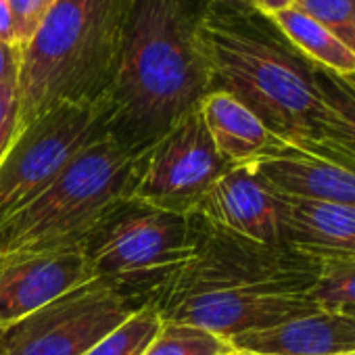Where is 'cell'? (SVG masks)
I'll use <instances>...</instances> for the list:
<instances>
[{
    "mask_svg": "<svg viewBox=\"0 0 355 355\" xmlns=\"http://www.w3.org/2000/svg\"><path fill=\"white\" fill-rule=\"evenodd\" d=\"M193 216V253L146 299L163 322L226 338L322 309L311 297L320 259L288 245H261Z\"/></svg>",
    "mask_w": 355,
    "mask_h": 355,
    "instance_id": "6da1fadb",
    "label": "cell"
},
{
    "mask_svg": "<svg viewBox=\"0 0 355 355\" xmlns=\"http://www.w3.org/2000/svg\"><path fill=\"white\" fill-rule=\"evenodd\" d=\"M205 0H132L111 78L109 136L140 157L214 90L201 42Z\"/></svg>",
    "mask_w": 355,
    "mask_h": 355,
    "instance_id": "7a4b0ae2",
    "label": "cell"
},
{
    "mask_svg": "<svg viewBox=\"0 0 355 355\" xmlns=\"http://www.w3.org/2000/svg\"><path fill=\"white\" fill-rule=\"evenodd\" d=\"M199 34L214 88L236 96L282 142L320 140L324 107L313 63L266 15L205 3Z\"/></svg>",
    "mask_w": 355,
    "mask_h": 355,
    "instance_id": "3957f363",
    "label": "cell"
},
{
    "mask_svg": "<svg viewBox=\"0 0 355 355\" xmlns=\"http://www.w3.org/2000/svg\"><path fill=\"white\" fill-rule=\"evenodd\" d=\"M132 0H55L21 46L19 130L63 107L101 101L115 73Z\"/></svg>",
    "mask_w": 355,
    "mask_h": 355,
    "instance_id": "277c9868",
    "label": "cell"
},
{
    "mask_svg": "<svg viewBox=\"0 0 355 355\" xmlns=\"http://www.w3.org/2000/svg\"><path fill=\"white\" fill-rule=\"evenodd\" d=\"M136 159L109 134L84 148L42 195L0 224V261L80 247L130 197Z\"/></svg>",
    "mask_w": 355,
    "mask_h": 355,
    "instance_id": "5b68a950",
    "label": "cell"
},
{
    "mask_svg": "<svg viewBox=\"0 0 355 355\" xmlns=\"http://www.w3.org/2000/svg\"><path fill=\"white\" fill-rule=\"evenodd\" d=\"M193 216L123 199L82 241L96 278H105L146 305L148 295L193 253Z\"/></svg>",
    "mask_w": 355,
    "mask_h": 355,
    "instance_id": "8992f818",
    "label": "cell"
},
{
    "mask_svg": "<svg viewBox=\"0 0 355 355\" xmlns=\"http://www.w3.org/2000/svg\"><path fill=\"white\" fill-rule=\"evenodd\" d=\"M109 101L57 107L15 136L0 161V224L42 195L69 163L109 134Z\"/></svg>",
    "mask_w": 355,
    "mask_h": 355,
    "instance_id": "52a82bcc",
    "label": "cell"
},
{
    "mask_svg": "<svg viewBox=\"0 0 355 355\" xmlns=\"http://www.w3.org/2000/svg\"><path fill=\"white\" fill-rule=\"evenodd\" d=\"M140 307L117 284L92 278L0 328V355H86Z\"/></svg>",
    "mask_w": 355,
    "mask_h": 355,
    "instance_id": "ba28073f",
    "label": "cell"
},
{
    "mask_svg": "<svg viewBox=\"0 0 355 355\" xmlns=\"http://www.w3.org/2000/svg\"><path fill=\"white\" fill-rule=\"evenodd\" d=\"M230 167L197 109L136 159L130 199L189 216Z\"/></svg>",
    "mask_w": 355,
    "mask_h": 355,
    "instance_id": "9c48e42d",
    "label": "cell"
},
{
    "mask_svg": "<svg viewBox=\"0 0 355 355\" xmlns=\"http://www.w3.org/2000/svg\"><path fill=\"white\" fill-rule=\"evenodd\" d=\"M245 165L280 197L355 209V157L326 140L303 144L276 140Z\"/></svg>",
    "mask_w": 355,
    "mask_h": 355,
    "instance_id": "30bf717a",
    "label": "cell"
},
{
    "mask_svg": "<svg viewBox=\"0 0 355 355\" xmlns=\"http://www.w3.org/2000/svg\"><path fill=\"white\" fill-rule=\"evenodd\" d=\"M211 226L261 243L286 245L282 203L247 165H232L195 209Z\"/></svg>",
    "mask_w": 355,
    "mask_h": 355,
    "instance_id": "8fae6325",
    "label": "cell"
},
{
    "mask_svg": "<svg viewBox=\"0 0 355 355\" xmlns=\"http://www.w3.org/2000/svg\"><path fill=\"white\" fill-rule=\"evenodd\" d=\"M96 278L80 247L0 261V328H7L63 293Z\"/></svg>",
    "mask_w": 355,
    "mask_h": 355,
    "instance_id": "7c38bea8",
    "label": "cell"
},
{
    "mask_svg": "<svg viewBox=\"0 0 355 355\" xmlns=\"http://www.w3.org/2000/svg\"><path fill=\"white\" fill-rule=\"evenodd\" d=\"M230 343L253 355H347L355 351V315L343 309H318L239 334Z\"/></svg>",
    "mask_w": 355,
    "mask_h": 355,
    "instance_id": "4fadbf2b",
    "label": "cell"
},
{
    "mask_svg": "<svg viewBox=\"0 0 355 355\" xmlns=\"http://www.w3.org/2000/svg\"><path fill=\"white\" fill-rule=\"evenodd\" d=\"M280 203L288 247L315 259H355L353 207L293 197H280Z\"/></svg>",
    "mask_w": 355,
    "mask_h": 355,
    "instance_id": "5bb4252c",
    "label": "cell"
},
{
    "mask_svg": "<svg viewBox=\"0 0 355 355\" xmlns=\"http://www.w3.org/2000/svg\"><path fill=\"white\" fill-rule=\"evenodd\" d=\"M201 119L230 165H245L266 153L278 138L236 96L214 88L199 105Z\"/></svg>",
    "mask_w": 355,
    "mask_h": 355,
    "instance_id": "9a60e30c",
    "label": "cell"
},
{
    "mask_svg": "<svg viewBox=\"0 0 355 355\" xmlns=\"http://www.w3.org/2000/svg\"><path fill=\"white\" fill-rule=\"evenodd\" d=\"M282 36L313 65L338 76L355 73V55L320 21L309 17L297 5L268 17Z\"/></svg>",
    "mask_w": 355,
    "mask_h": 355,
    "instance_id": "2e32d148",
    "label": "cell"
},
{
    "mask_svg": "<svg viewBox=\"0 0 355 355\" xmlns=\"http://www.w3.org/2000/svg\"><path fill=\"white\" fill-rule=\"evenodd\" d=\"M313 80L324 107L320 140L355 157V73L338 76L313 65Z\"/></svg>",
    "mask_w": 355,
    "mask_h": 355,
    "instance_id": "e0dca14e",
    "label": "cell"
},
{
    "mask_svg": "<svg viewBox=\"0 0 355 355\" xmlns=\"http://www.w3.org/2000/svg\"><path fill=\"white\" fill-rule=\"evenodd\" d=\"M230 349H234L230 338L222 334L193 324L163 322L144 355H224Z\"/></svg>",
    "mask_w": 355,
    "mask_h": 355,
    "instance_id": "ac0fdd59",
    "label": "cell"
},
{
    "mask_svg": "<svg viewBox=\"0 0 355 355\" xmlns=\"http://www.w3.org/2000/svg\"><path fill=\"white\" fill-rule=\"evenodd\" d=\"M161 324V315L150 305H142L103 340H98L86 355H144Z\"/></svg>",
    "mask_w": 355,
    "mask_h": 355,
    "instance_id": "d6986e66",
    "label": "cell"
},
{
    "mask_svg": "<svg viewBox=\"0 0 355 355\" xmlns=\"http://www.w3.org/2000/svg\"><path fill=\"white\" fill-rule=\"evenodd\" d=\"M311 297L322 309L355 307V259H320Z\"/></svg>",
    "mask_w": 355,
    "mask_h": 355,
    "instance_id": "ffe728a7",
    "label": "cell"
},
{
    "mask_svg": "<svg viewBox=\"0 0 355 355\" xmlns=\"http://www.w3.org/2000/svg\"><path fill=\"white\" fill-rule=\"evenodd\" d=\"M295 5L355 55V0H295Z\"/></svg>",
    "mask_w": 355,
    "mask_h": 355,
    "instance_id": "44dd1931",
    "label": "cell"
},
{
    "mask_svg": "<svg viewBox=\"0 0 355 355\" xmlns=\"http://www.w3.org/2000/svg\"><path fill=\"white\" fill-rule=\"evenodd\" d=\"M7 5L11 13L15 44L21 49L40 30L49 11L55 5V0H7Z\"/></svg>",
    "mask_w": 355,
    "mask_h": 355,
    "instance_id": "7402d4cb",
    "label": "cell"
},
{
    "mask_svg": "<svg viewBox=\"0 0 355 355\" xmlns=\"http://www.w3.org/2000/svg\"><path fill=\"white\" fill-rule=\"evenodd\" d=\"M19 134V96L17 80L0 84V161Z\"/></svg>",
    "mask_w": 355,
    "mask_h": 355,
    "instance_id": "603a6c76",
    "label": "cell"
},
{
    "mask_svg": "<svg viewBox=\"0 0 355 355\" xmlns=\"http://www.w3.org/2000/svg\"><path fill=\"white\" fill-rule=\"evenodd\" d=\"M19 59H21V49L17 44L0 42V84L17 80Z\"/></svg>",
    "mask_w": 355,
    "mask_h": 355,
    "instance_id": "cb8c5ba5",
    "label": "cell"
},
{
    "mask_svg": "<svg viewBox=\"0 0 355 355\" xmlns=\"http://www.w3.org/2000/svg\"><path fill=\"white\" fill-rule=\"evenodd\" d=\"M251 3H253V9H255L257 13L270 17V15H276V13H280V11H284V9L293 7V5H295V0H251Z\"/></svg>",
    "mask_w": 355,
    "mask_h": 355,
    "instance_id": "d4e9b609",
    "label": "cell"
},
{
    "mask_svg": "<svg viewBox=\"0 0 355 355\" xmlns=\"http://www.w3.org/2000/svg\"><path fill=\"white\" fill-rule=\"evenodd\" d=\"M0 42L15 44V34H13V24H11L7 0H0Z\"/></svg>",
    "mask_w": 355,
    "mask_h": 355,
    "instance_id": "484cf974",
    "label": "cell"
},
{
    "mask_svg": "<svg viewBox=\"0 0 355 355\" xmlns=\"http://www.w3.org/2000/svg\"><path fill=\"white\" fill-rule=\"evenodd\" d=\"M205 3H216V5H224V7H230V9H243V11H251L253 9L251 0H205Z\"/></svg>",
    "mask_w": 355,
    "mask_h": 355,
    "instance_id": "4316f807",
    "label": "cell"
},
{
    "mask_svg": "<svg viewBox=\"0 0 355 355\" xmlns=\"http://www.w3.org/2000/svg\"><path fill=\"white\" fill-rule=\"evenodd\" d=\"M224 355H253V353H245V351H241V349H230V351L224 353Z\"/></svg>",
    "mask_w": 355,
    "mask_h": 355,
    "instance_id": "83f0119b",
    "label": "cell"
},
{
    "mask_svg": "<svg viewBox=\"0 0 355 355\" xmlns=\"http://www.w3.org/2000/svg\"><path fill=\"white\" fill-rule=\"evenodd\" d=\"M343 311H347V313H351V315H355V307H347V309H343Z\"/></svg>",
    "mask_w": 355,
    "mask_h": 355,
    "instance_id": "f1b7e54d",
    "label": "cell"
},
{
    "mask_svg": "<svg viewBox=\"0 0 355 355\" xmlns=\"http://www.w3.org/2000/svg\"><path fill=\"white\" fill-rule=\"evenodd\" d=\"M347 355H355V351H353V353H347Z\"/></svg>",
    "mask_w": 355,
    "mask_h": 355,
    "instance_id": "f546056e",
    "label": "cell"
}]
</instances>
